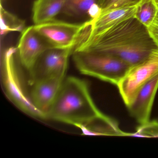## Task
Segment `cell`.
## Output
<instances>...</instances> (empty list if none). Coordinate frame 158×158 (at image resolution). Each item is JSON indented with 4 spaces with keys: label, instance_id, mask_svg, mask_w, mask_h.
Returning a JSON list of instances; mask_svg holds the SVG:
<instances>
[{
    "label": "cell",
    "instance_id": "obj_1",
    "mask_svg": "<svg viewBox=\"0 0 158 158\" xmlns=\"http://www.w3.org/2000/svg\"><path fill=\"white\" fill-rule=\"evenodd\" d=\"M158 48L147 27L133 17L97 34L87 35L82 31L73 52L107 53L131 67L144 60Z\"/></svg>",
    "mask_w": 158,
    "mask_h": 158
},
{
    "label": "cell",
    "instance_id": "obj_2",
    "mask_svg": "<svg viewBox=\"0 0 158 158\" xmlns=\"http://www.w3.org/2000/svg\"><path fill=\"white\" fill-rule=\"evenodd\" d=\"M47 114L48 118L75 126L87 132L95 124L108 116L95 105L87 83L74 77L64 79Z\"/></svg>",
    "mask_w": 158,
    "mask_h": 158
},
{
    "label": "cell",
    "instance_id": "obj_3",
    "mask_svg": "<svg viewBox=\"0 0 158 158\" xmlns=\"http://www.w3.org/2000/svg\"><path fill=\"white\" fill-rule=\"evenodd\" d=\"M73 54L75 64L81 73L116 85L130 68L125 62L107 53L81 51Z\"/></svg>",
    "mask_w": 158,
    "mask_h": 158
},
{
    "label": "cell",
    "instance_id": "obj_4",
    "mask_svg": "<svg viewBox=\"0 0 158 158\" xmlns=\"http://www.w3.org/2000/svg\"><path fill=\"white\" fill-rule=\"evenodd\" d=\"M17 48L11 47L4 52L2 60V82L8 98L22 111L40 119L47 115L34 105L27 94L18 73L15 60Z\"/></svg>",
    "mask_w": 158,
    "mask_h": 158
},
{
    "label": "cell",
    "instance_id": "obj_5",
    "mask_svg": "<svg viewBox=\"0 0 158 158\" xmlns=\"http://www.w3.org/2000/svg\"><path fill=\"white\" fill-rule=\"evenodd\" d=\"M158 73V48L139 63L130 67L117 85L127 107L132 102L139 89Z\"/></svg>",
    "mask_w": 158,
    "mask_h": 158
},
{
    "label": "cell",
    "instance_id": "obj_6",
    "mask_svg": "<svg viewBox=\"0 0 158 158\" xmlns=\"http://www.w3.org/2000/svg\"><path fill=\"white\" fill-rule=\"evenodd\" d=\"M86 25L87 21L74 24L54 19L34 26L36 31L52 48L73 51Z\"/></svg>",
    "mask_w": 158,
    "mask_h": 158
},
{
    "label": "cell",
    "instance_id": "obj_7",
    "mask_svg": "<svg viewBox=\"0 0 158 158\" xmlns=\"http://www.w3.org/2000/svg\"><path fill=\"white\" fill-rule=\"evenodd\" d=\"M71 49L51 48L44 52L28 70L29 83L31 85L55 77H65Z\"/></svg>",
    "mask_w": 158,
    "mask_h": 158
},
{
    "label": "cell",
    "instance_id": "obj_8",
    "mask_svg": "<svg viewBox=\"0 0 158 158\" xmlns=\"http://www.w3.org/2000/svg\"><path fill=\"white\" fill-rule=\"evenodd\" d=\"M51 48L50 45L36 31L34 26L26 27L21 34L17 47L21 64L28 71L40 56Z\"/></svg>",
    "mask_w": 158,
    "mask_h": 158
},
{
    "label": "cell",
    "instance_id": "obj_9",
    "mask_svg": "<svg viewBox=\"0 0 158 158\" xmlns=\"http://www.w3.org/2000/svg\"><path fill=\"white\" fill-rule=\"evenodd\" d=\"M158 89V73L146 83L127 106L131 116L140 125L149 122L152 109Z\"/></svg>",
    "mask_w": 158,
    "mask_h": 158
},
{
    "label": "cell",
    "instance_id": "obj_10",
    "mask_svg": "<svg viewBox=\"0 0 158 158\" xmlns=\"http://www.w3.org/2000/svg\"><path fill=\"white\" fill-rule=\"evenodd\" d=\"M64 80V77H55L40 81L33 85L30 96L31 101L47 117L48 111L56 99Z\"/></svg>",
    "mask_w": 158,
    "mask_h": 158
},
{
    "label": "cell",
    "instance_id": "obj_11",
    "mask_svg": "<svg viewBox=\"0 0 158 158\" xmlns=\"http://www.w3.org/2000/svg\"><path fill=\"white\" fill-rule=\"evenodd\" d=\"M137 4L102 13L96 19L87 21L86 26L83 32L87 35L97 34L126 19L135 17Z\"/></svg>",
    "mask_w": 158,
    "mask_h": 158
},
{
    "label": "cell",
    "instance_id": "obj_12",
    "mask_svg": "<svg viewBox=\"0 0 158 158\" xmlns=\"http://www.w3.org/2000/svg\"><path fill=\"white\" fill-rule=\"evenodd\" d=\"M101 0H67L62 13L68 17L93 20L102 13Z\"/></svg>",
    "mask_w": 158,
    "mask_h": 158
},
{
    "label": "cell",
    "instance_id": "obj_13",
    "mask_svg": "<svg viewBox=\"0 0 158 158\" xmlns=\"http://www.w3.org/2000/svg\"><path fill=\"white\" fill-rule=\"evenodd\" d=\"M67 0H35L32 13L35 25L55 19L62 13Z\"/></svg>",
    "mask_w": 158,
    "mask_h": 158
},
{
    "label": "cell",
    "instance_id": "obj_14",
    "mask_svg": "<svg viewBox=\"0 0 158 158\" xmlns=\"http://www.w3.org/2000/svg\"><path fill=\"white\" fill-rule=\"evenodd\" d=\"M1 35L4 36L11 32L22 33L26 28L25 21L5 10L1 4Z\"/></svg>",
    "mask_w": 158,
    "mask_h": 158
},
{
    "label": "cell",
    "instance_id": "obj_15",
    "mask_svg": "<svg viewBox=\"0 0 158 158\" xmlns=\"http://www.w3.org/2000/svg\"><path fill=\"white\" fill-rule=\"evenodd\" d=\"M157 14L154 0H141L138 3L135 17L148 27L153 22Z\"/></svg>",
    "mask_w": 158,
    "mask_h": 158
},
{
    "label": "cell",
    "instance_id": "obj_16",
    "mask_svg": "<svg viewBox=\"0 0 158 158\" xmlns=\"http://www.w3.org/2000/svg\"><path fill=\"white\" fill-rule=\"evenodd\" d=\"M131 136L158 137V121H149L140 125L135 133H131Z\"/></svg>",
    "mask_w": 158,
    "mask_h": 158
},
{
    "label": "cell",
    "instance_id": "obj_17",
    "mask_svg": "<svg viewBox=\"0 0 158 158\" xmlns=\"http://www.w3.org/2000/svg\"><path fill=\"white\" fill-rule=\"evenodd\" d=\"M141 0H101L102 13L121 7L136 5Z\"/></svg>",
    "mask_w": 158,
    "mask_h": 158
},
{
    "label": "cell",
    "instance_id": "obj_18",
    "mask_svg": "<svg viewBox=\"0 0 158 158\" xmlns=\"http://www.w3.org/2000/svg\"><path fill=\"white\" fill-rule=\"evenodd\" d=\"M147 28L150 35L158 48V13L153 22Z\"/></svg>",
    "mask_w": 158,
    "mask_h": 158
},
{
    "label": "cell",
    "instance_id": "obj_19",
    "mask_svg": "<svg viewBox=\"0 0 158 158\" xmlns=\"http://www.w3.org/2000/svg\"><path fill=\"white\" fill-rule=\"evenodd\" d=\"M154 2H155V5L157 7V10H158V0H154Z\"/></svg>",
    "mask_w": 158,
    "mask_h": 158
},
{
    "label": "cell",
    "instance_id": "obj_20",
    "mask_svg": "<svg viewBox=\"0 0 158 158\" xmlns=\"http://www.w3.org/2000/svg\"><path fill=\"white\" fill-rule=\"evenodd\" d=\"M6 0H1V4H2V2H4Z\"/></svg>",
    "mask_w": 158,
    "mask_h": 158
},
{
    "label": "cell",
    "instance_id": "obj_21",
    "mask_svg": "<svg viewBox=\"0 0 158 158\" xmlns=\"http://www.w3.org/2000/svg\"></svg>",
    "mask_w": 158,
    "mask_h": 158
}]
</instances>
